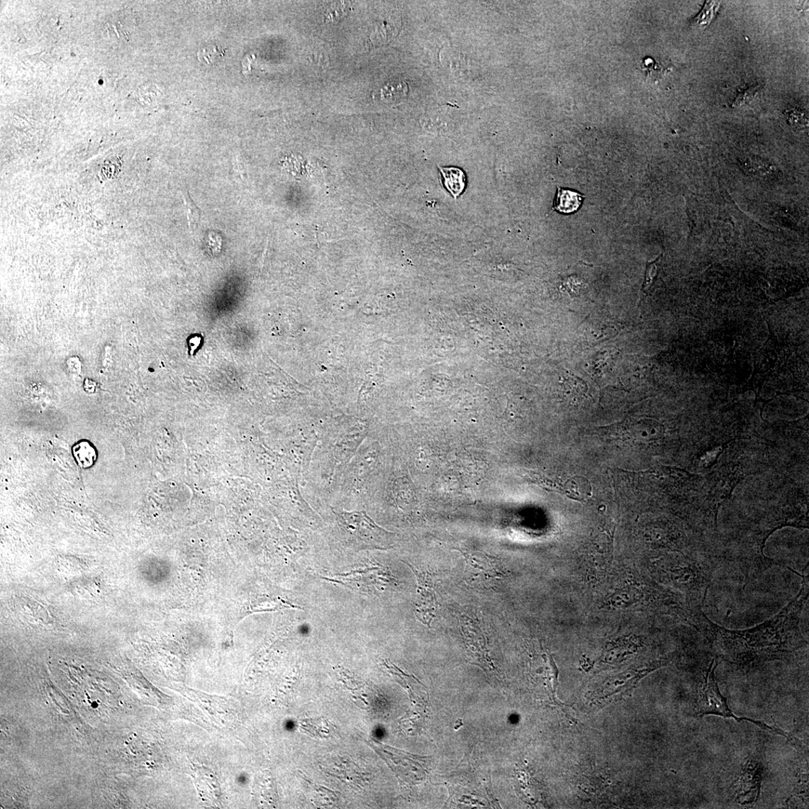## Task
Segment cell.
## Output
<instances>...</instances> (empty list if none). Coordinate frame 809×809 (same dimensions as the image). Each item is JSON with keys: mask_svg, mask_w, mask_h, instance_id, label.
Instances as JSON below:
<instances>
[{"mask_svg": "<svg viewBox=\"0 0 809 809\" xmlns=\"http://www.w3.org/2000/svg\"><path fill=\"white\" fill-rule=\"evenodd\" d=\"M808 577L803 576L797 596L771 619L757 627L731 630L713 623L694 608L686 623L704 635L714 652L739 667L759 666L782 659L807 645L800 629L803 608L808 601Z\"/></svg>", "mask_w": 809, "mask_h": 809, "instance_id": "1", "label": "cell"}, {"mask_svg": "<svg viewBox=\"0 0 809 809\" xmlns=\"http://www.w3.org/2000/svg\"><path fill=\"white\" fill-rule=\"evenodd\" d=\"M675 587L686 596L688 603L701 607L713 574V565L697 557L682 555L664 569Z\"/></svg>", "mask_w": 809, "mask_h": 809, "instance_id": "2", "label": "cell"}, {"mask_svg": "<svg viewBox=\"0 0 809 809\" xmlns=\"http://www.w3.org/2000/svg\"><path fill=\"white\" fill-rule=\"evenodd\" d=\"M718 663L713 659L705 673L704 682L699 688L696 702V713L699 718L708 715H715L725 718H732L737 722L747 721L760 727L763 730L785 737L790 744H793L797 738L791 734L781 730L776 726H769L763 722L756 721L747 718H738L732 710L729 708L727 698L720 691L715 680V671Z\"/></svg>", "mask_w": 809, "mask_h": 809, "instance_id": "3", "label": "cell"}, {"mask_svg": "<svg viewBox=\"0 0 809 809\" xmlns=\"http://www.w3.org/2000/svg\"><path fill=\"white\" fill-rule=\"evenodd\" d=\"M347 539L359 549L386 550L391 548L392 535L378 526L365 512L334 511Z\"/></svg>", "mask_w": 809, "mask_h": 809, "instance_id": "4", "label": "cell"}, {"mask_svg": "<svg viewBox=\"0 0 809 809\" xmlns=\"http://www.w3.org/2000/svg\"><path fill=\"white\" fill-rule=\"evenodd\" d=\"M413 570L418 580L417 596L415 603V612L418 619L424 625L430 627L436 616L437 606V596L434 588L433 575L419 571L412 565L407 564Z\"/></svg>", "mask_w": 809, "mask_h": 809, "instance_id": "5", "label": "cell"}, {"mask_svg": "<svg viewBox=\"0 0 809 809\" xmlns=\"http://www.w3.org/2000/svg\"><path fill=\"white\" fill-rule=\"evenodd\" d=\"M603 428L615 439L623 442L630 440L649 442L660 439L663 435V428L661 424L648 419L630 423L623 421L617 425Z\"/></svg>", "mask_w": 809, "mask_h": 809, "instance_id": "6", "label": "cell"}, {"mask_svg": "<svg viewBox=\"0 0 809 809\" xmlns=\"http://www.w3.org/2000/svg\"><path fill=\"white\" fill-rule=\"evenodd\" d=\"M532 481L547 490L555 491L564 496L579 501H586L591 496L592 487L584 477L574 476L567 480L549 479L545 475L536 472L530 474Z\"/></svg>", "mask_w": 809, "mask_h": 809, "instance_id": "7", "label": "cell"}, {"mask_svg": "<svg viewBox=\"0 0 809 809\" xmlns=\"http://www.w3.org/2000/svg\"><path fill=\"white\" fill-rule=\"evenodd\" d=\"M465 558L468 573L472 579L487 581L505 576V570L498 559L481 552L458 549Z\"/></svg>", "mask_w": 809, "mask_h": 809, "instance_id": "8", "label": "cell"}, {"mask_svg": "<svg viewBox=\"0 0 809 809\" xmlns=\"http://www.w3.org/2000/svg\"><path fill=\"white\" fill-rule=\"evenodd\" d=\"M763 767L759 762L749 761L739 780L737 799L741 805H751L757 801L762 779Z\"/></svg>", "mask_w": 809, "mask_h": 809, "instance_id": "9", "label": "cell"}, {"mask_svg": "<svg viewBox=\"0 0 809 809\" xmlns=\"http://www.w3.org/2000/svg\"><path fill=\"white\" fill-rule=\"evenodd\" d=\"M586 196L569 189L557 187V192L551 212L557 211L569 215L577 211L583 203ZM551 212L549 214H551Z\"/></svg>", "mask_w": 809, "mask_h": 809, "instance_id": "10", "label": "cell"}, {"mask_svg": "<svg viewBox=\"0 0 809 809\" xmlns=\"http://www.w3.org/2000/svg\"><path fill=\"white\" fill-rule=\"evenodd\" d=\"M441 182L443 187L457 200L466 189L467 177L465 172L457 167H439Z\"/></svg>", "mask_w": 809, "mask_h": 809, "instance_id": "11", "label": "cell"}, {"mask_svg": "<svg viewBox=\"0 0 809 809\" xmlns=\"http://www.w3.org/2000/svg\"><path fill=\"white\" fill-rule=\"evenodd\" d=\"M73 454L78 465L83 469L91 467L96 459V449L87 442H81L74 445Z\"/></svg>", "mask_w": 809, "mask_h": 809, "instance_id": "12", "label": "cell"}, {"mask_svg": "<svg viewBox=\"0 0 809 809\" xmlns=\"http://www.w3.org/2000/svg\"><path fill=\"white\" fill-rule=\"evenodd\" d=\"M182 198L185 211H186L189 226L191 228L195 227L198 222L200 221L201 211L194 204L188 191H183Z\"/></svg>", "mask_w": 809, "mask_h": 809, "instance_id": "13", "label": "cell"}, {"mask_svg": "<svg viewBox=\"0 0 809 809\" xmlns=\"http://www.w3.org/2000/svg\"><path fill=\"white\" fill-rule=\"evenodd\" d=\"M662 255L655 260L647 263L645 281L642 285L643 293H647L652 288L658 274V262Z\"/></svg>", "mask_w": 809, "mask_h": 809, "instance_id": "14", "label": "cell"}, {"mask_svg": "<svg viewBox=\"0 0 809 809\" xmlns=\"http://www.w3.org/2000/svg\"><path fill=\"white\" fill-rule=\"evenodd\" d=\"M642 69L646 71L647 76L654 79V81L660 79L665 72V69L663 68L662 65L657 62L652 58H647L643 61Z\"/></svg>", "mask_w": 809, "mask_h": 809, "instance_id": "15", "label": "cell"}, {"mask_svg": "<svg viewBox=\"0 0 809 809\" xmlns=\"http://www.w3.org/2000/svg\"><path fill=\"white\" fill-rule=\"evenodd\" d=\"M759 89L760 87L757 85L750 87L749 88L740 91L736 97L735 101L733 102V107L740 108L742 107V106L751 103L753 99L757 96Z\"/></svg>", "mask_w": 809, "mask_h": 809, "instance_id": "16", "label": "cell"}, {"mask_svg": "<svg viewBox=\"0 0 809 809\" xmlns=\"http://www.w3.org/2000/svg\"><path fill=\"white\" fill-rule=\"evenodd\" d=\"M224 56V50H221L217 46L203 49L198 52L199 59L206 62L208 65L215 64Z\"/></svg>", "mask_w": 809, "mask_h": 809, "instance_id": "17", "label": "cell"}, {"mask_svg": "<svg viewBox=\"0 0 809 809\" xmlns=\"http://www.w3.org/2000/svg\"><path fill=\"white\" fill-rule=\"evenodd\" d=\"M719 3L708 2L699 16L696 18V22L701 26L708 25L713 18L715 13L718 11Z\"/></svg>", "mask_w": 809, "mask_h": 809, "instance_id": "18", "label": "cell"}, {"mask_svg": "<svg viewBox=\"0 0 809 809\" xmlns=\"http://www.w3.org/2000/svg\"><path fill=\"white\" fill-rule=\"evenodd\" d=\"M788 121L796 128H805L808 126V116L805 112L801 110H793L789 113Z\"/></svg>", "mask_w": 809, "mask_h": 809, "instance_id": "19", "label": "cell"}, {"mask_svg": "<svg viewBox=\"0 0 809 809\" xmlns=\"http://www.w3.org/2000/svg\"><path fill=\"white\" fill-rule=\"evenodd\" d=\"M342 4L343 3H340V4L336 5L334 4L327 10L325 14L327 21H335L342 18L345 15H347V7Z\"/></svg>", "mask_w": 809, "mask_h": 809, "instance_id": "20", "label": "cell"}, {"mask_svg": "<svg viewBox=\"0 0 809 809\" xmlns=\"http://www.w3.org/2000/svg\"><path fill=\"white\" fill-rule=\"evenodd\" d=\"M201 340H202L201 337H199V336H194V337H192L189 339V347L191 348V354H193L194 352L199 347H200V345L201 343Z\"/></svg>", "mask_w": 809, "mask_h": 809, "instance_id": "21", "label": "cell"}]
</instances>
